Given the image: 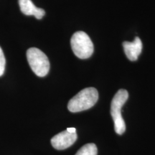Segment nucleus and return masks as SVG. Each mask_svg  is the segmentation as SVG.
Returning a JSON list of instances; mask_svg holds the SVG:
<instances>
[{
  "label": "nucleus",
  "instance_id": "obj_1",
  "mask_svg": "<svg viewBox=\"0 0 155 155\" xmlns=\"http://www.w3.org/2000/svg\"><path fill=\"white\" fill-rule=\"evenodd\" d=\"M98 100V91L95 88H86L69 101L68 108L72 113L86 111L93 107Z\"/></svg>",
  "mask_w": 155,
  "mask_h": 155
},
{
  "label": "nucleus",
  "instance_id": "obj_2",
  "mask_svg": "<svg viewBox=\"0 0 155 155\" xmlns=\"http://www.w3.org/2000/svg\"><path fill=\"white\" fill-rule=\"evenodd\" d=\"M129 98V93L125 89H120L114 96L111 104V115L114 122L116 133L122 135L126 131V124L121 115V108Z\"/></svg>",
  "mask_w": 155,
  "mask_h": 155
},
{
  "label": "nucleus",
  "instance_id": "obj_3",
  "mask_svg": "<svg viewBox=\"0 0 155 155\" xmlns=\"http://www.w3.org/2000/svg\"><path fill=\"white\" fill-rule=\"evenodd\" d=\"M73 53L81 59H87L94 53V44L86 32L82 31L75 32L71 40Z\"/></svg>",
  "mask_w": 155,
  "mask_h": 155
},
{
  "label": "nucleus",
  "instance_id": "obj_4",
  "mask_svg": "<svg viewBox=\"0 0 155 155\" xmlns=\"http://www.w3.org/2000/svg\"><path fill=\"white\" fill-rule=\"evenodd\" d=\"M27 58L29 65L39 77H45L50 71V62L47 55L36 48H31L27 51Z\"/></svg>",
  "mask_w": 155,
  "mask_h": 155
},
{
  "label": "nucleus",
  "instance_id": "obj_5",
  "mask_svg": "<svg viewBox=\"0 0 155 155\" xmlns=\"http://www.w3.org/2000/svg\"><path fill=\"white\" fill-rule=\"evenodd\" d=\"M76 133H70L67 130L61 131L51 139V144L58 150H63L71 147L76 141Z\"/></svg>",
  "mask_w": 155,
  "mask_h": 155
},
{
  "label": "nucleus",
  "instance_id": "obj_6",
  "mask_svg": "<svg viewBox=\"0 0 155 155\" xmlns=\"http://www.w3.org/2000/svg\"><path fill=\"white\" fill-rule=\"evenodd\" d=\"M124 53L127 58L131 61H135L138 59L142 50V42L140 38L136 37L133 42L125 41L123 42Z\"/></svg>",
  "mask_w": 155,
  "mask_h": 155
},
{
  "label": "nucleus",
  "instance_id": "obj_7",
  "mask_svg": "<svg viewBox=\"0 0 155 155\" xmlns=\"http://www.w3.org/2000/svg\"><path fill=\"white\" fill-rule=\"evenodd\" d=\"M20 10L23 14L28 16L32 15L38 19H41L45 15L43 9L38 8L31 0H19Z\"/></svg>",
  "mask_w": 155,
  "mask_h": 155
},
{
  "label": "nucleus",
  "instance_id": "obj_8",
  "mask_svg": "<svg viewBox=\"0 0 155 155\" xmlns=\"http://www.w3.org/2000/svg\"><path fill=\"white\" fill-rule=\"evenodd\" d=\"M97 153H98V149L96 145L90 143L83 146L75 155H97Z\"/></svg>",
  "mask_w": 155,
  "mask_h": 155
},
{
  "label": "nucleus",
  "instance_id": "obj_9",
  "mask_svg": "<svg viewBox=\"0 0 155 155\" xmlns=\"http://www.w3.org/2000/svg\"><path fill=\"white\" fill-rule=\"evenodd\" d=\"M5 64H6V60L5 55L2 50L1 47H0V77L2 76L5 73Z\"/></svg>",
  "mask_w": 155,
  "mask_h": 155
},
{
  "label": "nucleus",
  "instance_id": "obj_10",
  "mask_svg": "<svg viewBox=\"0 0 155 155\" xmlns=\"http://www.w3.org/2000/svg\"><path fill=\"white\" fill-rule=\"evenodd\" d=\"M66 130L70 133H76V129L75 128H68Z\"/></svg>",
  "mask_w": 155,
  "mask_h": 155
}]
</instances>
